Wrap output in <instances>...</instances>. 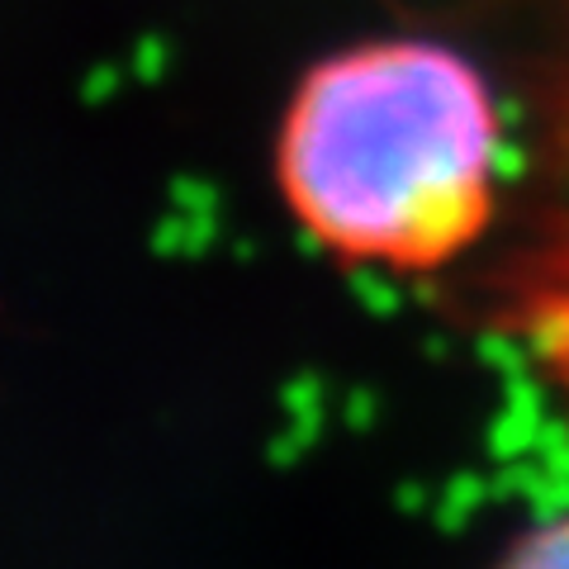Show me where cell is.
I'll return each mask as SVG.
<instances>
[{
  "label": "cell",
  "instance_id": "1",
  "mask_svg": "<svg viewBox=\"0 0 569 569\" xmlns=\"http://www.w3.org/2000/svg\"><path fill=\"white\" fill-rule=\"evenodd\" d=\"M503 114L485 71L437 39H376L318 62L276 138L299 228L351 266L432 271L485 233Z\"/></svg>",
  "mask_w": 569,
  "mask_h": 569
},
{
  "label": "cell",
  "instance_id": "2",
  "mask_svg": "<svg viewBox=\"0 0 569 569\" xmlns=\"http://www.w3.org/2000/svg\"><path fill=\"white\" fill-rule=\"evenodd\" d=\"M508 560L518 565H556V569H569V512L556 522H541L531 527L527 537H518V546L508 550Z\"/></svg>",
  "mask_w": 569,
  "mask_h": 569
}]
</instances>
